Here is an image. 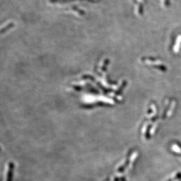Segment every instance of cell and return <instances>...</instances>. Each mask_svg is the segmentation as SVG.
<instances>
[{
    "instance_id": "obj_1",
    "label": "cell",
    "mask_w": 181,
    "mask_h": 181,
    "mask_svg": "<svg viewBox=\"0 0 181 181\" xmlns=\"http://www.w3.org/2000/svg\"><path fill=\"white\" fill-rule=\"evenodd\" d=\"M173 149L175 150V151L177 152L178 153L180 152V149H179V147H178L176 145H174V146H173Z\"/></svg>"
}]
</instances>
